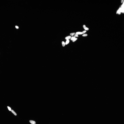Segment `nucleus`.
<instances>
[{"instance_id": "f257e3e1", "label": "nucleus", "mask_w": 124, "mask_h": 124, "mask_svg": "<svg viewBox=\"0 0 124 124\" xmlns=\"http://www.w3.org/2000/svg\"><path fill=\"white\" fill-rule=\"evenodd\" d=\"M46 81L49 85L51 86L55 85V80L50 78H47L46 79Z\"/></svg>"}]
</instances>
